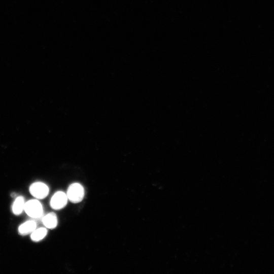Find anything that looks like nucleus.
<instances>
[{"label":"nucleus","instance_id":"nucleus-4","mask_svg":"<svg viewBox=\"0 0 274 274\" xmlns=\"http://www.w3.org/2000/svg\"><path fill=\"white\" fill-rule=\"evenodd\" d=\"M67 200L66 193L61 191H57L51 197L50 206L54 210H60L65 207Z\"/></svg>","mask_w":274,"mask_h":274},{"label":"nucleus","instance_id":"nucleus-8","mask_svg":"<svg viewBox=\"0 0 274 274\" xmlns=\"http://www.w3.org/2000/svg\"><path fill=\"white\" fill-rule=\"evenodd\" d=\"M47 233V230L44 227L36 229L31 234V239L34 242H39L43 239Z\"/></svg>","mask_w":274,"mask_h":274},{"label":"nucleus","instance_id":"nucleus-6","mask_svg":"<svg viewBox=\"0 0 274 274\" xmlns=\"http://www.w3.org/2000/svg\"><path fill=\"white\" fill-rule=\"evenodd\" d=\"M42 222L47 228H55L57 226L58 223L57 216L53 212L48 213L43 217Z\"/></svg>","mask_w":274,"mask_h":274},{"label":"nucleus","instance_id":"nucleus-2","mask_svg":"<svg viewBox=\"0 0 274 274\" xmlns=\"http://www.w3.org/2000/svg\"><path fill=\"white\" fill-rule=\"evenodd\" d=\"M24 210L28 216L32 218H39L43 214V207L37 199H31L25 203Z\"/></svg>","mask_w":274,"mask_h":274},{"label":"nucleus","instance_id":"nucleus-3","mask_svg":"<svg viewBox=\"0 0 274 274\" xmlns=\"http://www.w3.org/2000/svg\"><path fill=\"white\" fill-rule=\"evenodd\" d=\"M30 194L38 199L45 198L49 193V188L45 183L37 182L32 184L29 187Z\"/></svg>","mask_w":274,"mask_h":274},{"label":"nucleus","instance_id":"nucleus-5","mask_svg":"<svg viewBox=\"0 0 274 274\" xmlns=\"http://www.w3.org/2000/svg\"><path fill=\"white\" fill-rule=\"evenodd\" d=\"M37 227V223L35 221H27L21 224L18 228L19 233L22 235L32 233Z\"/></svg>","mask_w":274,"mask_h":274},{"label":"nucleus","instance_id":"nucleus-1","mask_svg":"<svg viewBox=\"0 0 274 274\" xmlns=\"http://www.w3.org/2000/svg\"><path fill=\"white\" fill-rule=\"evenodd\" d=\"M84 194L83 187L78 183L71 184L66 192L68 200L75 203L81 202L84 198Z\"/></svg>","mask_w":274,"mask_h":274},{"label":"nucleus","instance_id":"nucleus-7","mask_svg":"<svg viewBox=\"0 0 274 274\" xmlns=\"http://www.w3.org/2000/svg\"><path fill=\"white\" fill-rule=\"evenodd\" d=\"M24 199L23 196L17 197L12 205V212L16 215H20L22 212L25 205Z\"/></svg>","mask_w":274,"mask_h":274}]
</instances>
